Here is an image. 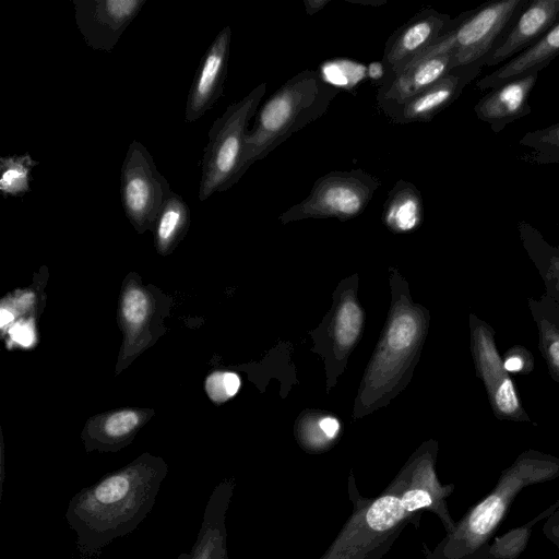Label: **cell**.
<instances>
[{
	"label": "cell",
	"mask_w": 559,
	"mask_h": 559,
	"mask_svg": "<svg viewBox=\"0 0 559 559\" xmlns=\"http://www.w3.org/2000/svg\"><path fill=\"white\" fill-rule=\"evenodd\" d=\"M437 454L436 440L424 442L389 486L371 499L358 493L350 475L353 512L320 559H381L406 525L416 522L425 510L435 513L445 533H451L455 522L447 499L455 486L440 483L436 473Z\"/></svg>",
	"instance_id": "obj_1"
},
{
	"label": "cell",
	"mask_w": 559,
	"mask_h": 559,
	"mask_svg": "<svg viewBox=\"0 0 559 559\" xmlns=\"http://www.w3.org/2000/svg\"><path fill=\"white\" fill-rule=\"evenodd\" d=\"M391 306L379 342L362 376L353 417L385 406L412 379L429 326V311L415 304L407 282L390 269Z\"/></svg>",
	"instance_id": "obj_2"
},
{
	"label": "cell",
	"mask_w": 559,
	"mask_h": 559,
	"mask_svg": "<svg viewBox=\"0 0 559 559\" xmlns=\"http://www.w3.org/2000/svg\"><path fill=\"white\" fill-rule=\"evenodd\" d=\"M559 477V457L535 449L521 452L504 468L495 487L455 522L454 530L425 559H488L493 536L519 493Z\"/></svg>",
	"instance_id": "obj_3"
},
{
	"label": "cell",
	"mask_w": 559,
	"mask_h": 559,
	"mask_svg": "<svg viewBox=\"0 0 559 559\" xmlns=\"http://www.w3.org/2000/svg\"><path fill=\"white\" fill-rule=\"evenodd\" d=\"M338 92L317 70H304L287 80L261 107L246 135L243 174L294 133L322 117Z\"/></svg>",
	"instance_id": "obj_4"
},
{
	"label": "cell",
	"mask_w": 559,
	"mask_h": 559,
	"mask_svg": "<svg viewBox=\"0 0 559 559\" xmlns=\"http://www.w3.org/2000/svg\"><path fill=\"white\" fill-rule=\"evenodd\" d=\"M265 92L266 83L259 84L240 100L229 105L212 124L201 160L200 201L226 191L245 175L247 127Z\"/></svg>",
	"instance_id": "obj_5"
},
{
	"label": "cell",
	"mask_w": 559,
	"mask_h": 559,
	"mask_svg": "<svg viewBox=\"0 0 559 559\" xmlns=\"http://www.w3.org/2000/svg\"><path fill=\"white\" fill-rule=\"evenodd\" d=\"M526 1H495L461 14L452 27L414 61L444 53L453 56L456 67L487 61Z\"/></svg>",
	"instance_id": "obj_6"
},
{
	"label": "cell",
	"mask_w": 559,
	"mask_h": 559,
	"mask_svg": "<svg viewBox=\"0 0 559 559\" xmlns=\"http://www.w3.org/2000/svg\"><path fill=\"white\" fill-rule=\"evenodd\" d=\"M357 288L356 274L341 281L333 293L331 309L310 333L313 342L311 350L324 360L328 392L345 370L348 357L364 331L365 312L357 298Z\"/></svg>",
	"instance_id": "obj_7"
},
{
	"label": "cell",
	"mask_w": 559,
	"mask_h": 559,
	"mask_svg": "<svg viewBox=\"0 0 559 559\" xmlns=\"http://www.w3.org/2000/svg\"><path fill=\"white\" fill-rule=\"evenodd\" d=\"M380 185L377 177L361 168L329 173L314 182L302 201L285 211L278 219L287 224L307 218H355L366 210Z\"/></svg>",
	"instance_id": "obj_8"
},
{
	"label": "cell",
	"mask_w": 559,
	"mask_h": 559,
	"mask_svg": "<svg viewBox=\"0 0 559 559\" xmlns=\"http://www.w3.org/2000/svg\"><path fill=\"white\" fill-rule=\"evenodd\" d=\"M468 328L475 372L485 386L493 416L499 420L536 425L525 411L516 385L504 368L495 329L475 313L468 316Z\"/></svg>",
	"instance_id": "obj_9"
},
{
	"label": "cell",
	"mask_w": 559,
	"mask_h": 559,
	"mask_svg": "<svg viewBox=\"0 0 559 559\" xmlns=\"http://www.w3.org/2000/svg\"><path fill=\"white\" fill-rule=\"evenodd\" d=\"M170 192L148 150L133 140L121 165L120 195L126 215L139 231L153 225Z\"/></svg>",
	"instance_id": "obj_10"
},
{
	"label": "cell",
	"mask_w": 559,
	"mask_h": 559,
	"mask_svg": "<svg viewBox=\"0 0 559 559\" xmlns=\"http://www.w3.org/2000/svg\"><path fill=\"white\" fill-rule=\"evenodd\" d=\"M76 26L86 45L110 52L146 0H73Z\"/></svg>",
	"instance_id": "obj_11"
},
{
	"label": "cell",
	"mask_w": 559,
	"mask_h": 559,
	"mask_svg": "<svg viewBox=\"0 0 559 559\" xmlns=\"http://www.w3.org/2000/svg\"><path fill=\"white\" fill-rule=\"evenodd\" d=\"M454 22L455 19L435 9H423L411 17L385 44L381 63L386 78L403 71L450 29Z\"/></svg>",
	"instance_id": "obj_12"
},
{
	"label": "cell",
	"mask_w": 559,
	"mask_h": 559,
	"mask_svg": "<svg viewBox=\"0 0 559 559\" xmlns=\"http://www.w3.org/2000/svg\"><path fill=\"white\" fill-rule=\"evenodd\" d=\"M230 41L231 29L225 26L204 52L188 93L185 122L191 123L199 120L222 96L228 69Z\"/></svg>",
	"instance_id": "obj_13"
},
{
	"label": "cell",
	"mask_w": 559,
	"mask_h": 559,
	"mask_svg": "<svg viewBox=\"0 0 559 559\" xmlns=\"http://www.w3.org/2000/svg\"><path fill=\"white\" fill-rule=\"evenodd\" d=\"M484 67L486 60L454 68L425 91L386 111L384 116L393 123L428 122L456 100Z\"/></svg>",
	"instance_id": "obj_14"
},
{
	"label": "cell",
	"mask_w": 559,
	"mask_h": 559,
	"mask_svg": "<svg viewBox=\"0 0 559 559\" xmlns=\"http://www.w3.org/2000/svg\"><path fill=\"white\" fill-rule=\"evenodd\" d=\"M559 22V0H527L508 27L486 67L503 64L530 48Z\"/></svg>",
	"instance_id": "obj_15"
},
{
	"label": "cell",
	"mask_w": 559,
	"mask_h": 559,
	"mask_svg": "<svg viewBox=\"0 0 559 559\" xmlns=\"http://www.w3.org/2000/svg\"><path fill=\"white\" fill-rule=\"evenodd\" d=\"M457 68L450 53L414 61L403 71L386 78L377 92V106L384 115L425 91L452 69Z\"/></svg>",
	"instance_id": "obj_16"
},
{
	"label": "cell",
	"mask_w": 559,
	"mask_h": 559,
	"mask_svg": "<svg viewBox=\"0 0 559 559\" xmlns=\"http://www.w3.org/2000/svg\"><path fill=\"white\" fill-rule=\"evenodd\" d=\"M538 79L531 73L491 88L474 106L477 118L486 122L495 133L508 124L531 114L528 97Z\"/></svg>",
	"instance_id": "obj_17"
},
{
	"label": "cell",
	"mask_w": 559,
	"mask_h": 559,
	"mask_svg": "<svg viewBox=\"0 0 559 559\" xmlns=\"http://www.w3.org/2000/svg\"><path fill=\"white\" fill-rule=\"evenodd\" d=\"M558 56L559 22L530 48L479 79L476 86L483 91L491 90L520 76L539 73Z\"/></svg>",
	"instance_id": "obj_18"
},
{
	"label": "cell",
	"mask_w": 559,
	"mask_h": 559,
	"mask_svg": "<svg viewBox=\"0 0 559 559\" xmlns=\"http://www.w3.org/2000/svg\"><path fill=\"white\" fill-rule=\"evenodd\" d=\"M527 306L537 329V348L549 376L559 383V304L544 293L538 299L528 298Z\"/></svg>",
	"instance_id": "obj_19"
},
{
	"label": "cell",
	"mask_w": 559,
	"mask_h": 559,
	"mask_svg": "<svg viewBox=\"0 0 559 559\" xmlns=\"http://www.w3.org/2000/svg\"><path fill=\"white\" fill-rule=\"evenodd\" d=\"M423 210L419 190L408 181L399 180L384 203L383 222L393 233H408L420 225Z\"/></svg>",
	"instance_id": "obj_20"
},
{
	"label": "cell",
	"mask_w": 559,
	"mask_h": 559,
	"mask_svg": "<svg viewBox=\"0 0 559 559\" xmlns=\"http://www.w3.org/2000/svg\"><path fill=\"white\" fill-rule=\"evenodd\" d=\"M519 230L523 247L543 280L545 294L559 304V246L549 245L527 224H522Z\"/></svg>",
	"instance_id": "obj_21"
},
{
	"label": "cell",
	"mask_w": 559,
	"mask_h": 559,
	"mask_svg": "<svg viewBox=\"0 0 559 559\" xmlns=\"http://www.w3.org/2000/svg\"><path fill=\"white\" fill-rule=\"evenodd\" d=\"M341 431L340 420L318 411H306L295 423V437L307 452H323L336 442Z\"/></svg>",
	"instance_id": "obj_22"
},
{
	"label": "cell",
	"mask_w": 559,
	"mask_h": 559,
	"mask_svg": "<svg viewBox=\"0 0 559 559\" xmlns=\"http://www.w3.org/2000/svg\"><path fill=\"white\" fill-rule=\"evenodd\" d=\"M190 222V210L183 198L170 192L159 209L155 221V237L158 246L166 250L185 234Z\"/></svg>",
	"instance_id": "obj_23"
},
{
	"label": "cell",
	"mask_w": 559,
	"mask_h": 559,
	"mask_svg": "<svg viewBox=\"0 0 559 559\" xmlns=\"http://www.w3.org/2000/svg\"><path fill=\"white\" fill-rule=\"evenodd\" d=\"M559 509V498L526 523L496 536L489 548L488 559H519L525 551L533 528Z\"/></svg>",
	"instance_id": "obj_24"
},
{
	"label": "cell",
	"mask_w": 559,
	"mask_h": 559,
	"mask_svg": "<svg viewBox=\"0 0 559 559\" xmlns=\"http://www.w3.org/2000/svg\"><path fill=\"white\" fill-rule=\"evenodd\" d=\"M39 164L29 153L0 157V192L3 198H20L29 191L32 171Z\"/></svg>",
	"instance_id": "obj_25"
},
{
	"label": "cell",
	"mask_w": 559,
	"mask_h": 559,
	"mask_svg": "<svg viewBox=\"0 0 559 559\" xmlns=\"http://www.w3.org/2000/svg\"><path fill=\"white\" fill-rule=\"evenodd\" d=\"M519 143L530 148L524 159L539 165L559 163V122L525 133Z\"/></svg>",
	"instance_id": "obj_26"
},
{
	"label": "cell",
	"mask_w": 559,
	"mask_h": 559,
	"mask_svg": "<svg viewBox=\"0 0 559 559\" xmlns=\"http://www.w3.org/2000/svg\"><path fill=\"white\" fill-rule=\"evenodd\" d=\"M319 73L336 88H350L367 76V68L352 60H334L323 63Z\"/></svg>",
	"instance_id": "obj_27"
},
{
	"label": "cell",
	"mask_w": 559,
	"mask_h": 559,
	"mask_svg": "<svg viewBox=\"0 0 559 559\" xmlns=\"http://www.w3.org/2000/svg\"><path fill=\"white\" fill-rule=\"evenodd\" d=\"M240 388V378L235 372L222 371L212 373L206 380L209 396L222 403L233 397Z\"/></svg>",
	"instance_id": "obj_28"
},
{
	"label": "cell",
	"mask_w": 559,
	"mask_h": 559,
	"mask_svg": "<svg viewBox=\"0 0 559 559\" xmlns=\"http://www.w3.org/2000/svg\"><path fill=\"white\" fill-rule=\"evenodd\" d=\"M130 490V481L123 475H115L102 481L94 491L98 503L112 504L122 500Z\"/></svg>",
	"instance_id": "obj_29"
},
{
	"label": "cell",
	"mask_w": 559,
	"mask_h": 559,
	"mask_svg": "<svg viewBox=\"0 0 559 559\" xmlns=\"http://www.w3.org/2000/svg\"><path fill=\"white\" fill-rule=\"evenodd\" d=\"M147 311L148 301L144 293L136 288L128 290L122 304L126 320L131 324H140L145 320Z\"/></svg>",
	"instance_id": "obj_30"
},
{
	"label": "cell",
	"mask_w": 559,
	"mask_h": 559,
	"mask_svg": "<svg viewBox=\"0 0 559 559\" xmlns=\"http://www.w3.org/2000/svg\"><path fill=\"white\" fill-rule=\"evenodd\" d=\"M504 368L509 373L528 374L534 369L532 353L522 345L510 347L502 357Z\"/></svg>",
	"instance_id": "obj_31"
},
{
	"label": "cell",
	"mask_w": 559,
	"mask_h": 559,
	"mask_svg": "<svg viewBox=\"0 0 559 559\" xmlns=\"http://www.w3.org/2000/svg\"><path fill=\"white\" fill-rule=\"evenodd\" d=\"M139 424V416L131 411H121L110 415L104 425L110 437H121L132 431Z\"/></svg>",
	"instance_id": "obj_32"
},
{
	"label": "cell",
	"mask_w": 559,
	"mask_h": 559,
	"mask_svg": "<svg viewBox=\"0 0 559 559\" xmlns=\"http://www.w3.org/2000/svg\"><path fill=\"white\" fill-rule=\"evenodd\" d=\"M11 338L21 346L27 347L34 343V331L29 323L19 322L9 331Z\"/></svg>",
	"instance_id": "obj_33"
},
{
	"label": "cell",
	"mask_w": 559,
	"mask_h": 559,
	"mask_svg": "<svg viewBox=\"0 0 559 559\" xmlns=\"http://www.w3.org/2000/svg\"><path fill=\"white\" fill-rule=\"evenodd\" d=\"M544 535L559 548V515L554 513L545 520L543 525Z\"/></svg>",
	"instance_id": "obj_34"
},
{
	"label": "cell",
	"mask_w": 559,
	"mask_h": 559,
	"mask_svg": "<svg viewBox=\"0 0 559 559\" xmlns=\"http://www.w3.org/2000/svg\"><path fill=\"white\" fill-rule=\"evenodd\" d=\"M329 1L325 0H306L305 7L308 14L312 15L321 10Z\"/></svg>",
	"instance_id": "obj_35"
},
{
	"label": "cell",
	"mask_w": 559,
	"mask_h": 559,
	"mask_svg": "<svg viewBox=\"0 0 559 559\" xmlns=\"http://www.w3.org/2000/svg\"><path fill=\"white\" fill-rule=\"evenodd\" d=\"M14 319V316L7 309H1L0 311V326L4 328L7 324L11 323Z\"/></svg>",
	"instance_id": "obj_36"
},
{
	"label": "cell",
	"mask_w": 559,
	"mask_h": 559,
	"mask_svg": "<svg viewBox=\"0 0 559 559\" xmlns=\"http://www.w3.org/2000/svg\"><path fill=\"white\" fill-rule=\"evenodd\" d=\"M555 513L559 515V509Z\"/></svg>",
	"instance_id": "obj_37"
}]
</instances>
